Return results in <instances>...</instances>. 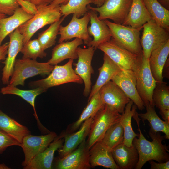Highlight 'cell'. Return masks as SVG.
Returning <instances> with one entry per match:
<instances>
[{
  "label": "cell",
  "instance_id": "obj_1",
  "mask_svg": "<svg viewBox=\"0 0 169 169\" xmlns=\"http://www.w3.org/2000/svg\"><path fill=\"white\" fill-rule=\"evenodd\" d=\"M133 117L136 120L139 131L138 138L134 139L132 144L136 149L139 155L138 162L135 169H141L143 165L150 160H155L158 162H164L169 160V150L167 146L163 144L162 141L165 138L160 132L156 133L149 130V134L152 140L150 141L146 139L140 128V119L136 110Z\"/></svg>",
  "mask_w": 169,
  "mask_h": 169
},
{
  "label": "cell",
  "instance_id": "obj_2",
  "mask_svg": "<svg viewBox=\"0 0 169 169\" xmlns=\"http://www.w3.org/2000/svg\"><path fill=\"white\" fill-rule=\"evenodd\" d=\"M60 5L53 6L44 4L37 6V13L18 28L23 35V46L38 30L61 18L62 16Z\"/></svg>",
  "mask_w": 169,
  "mask_h": 169
},
{
  "label": "cell",
  "instance_id": "obj_3",
  "mask_svg": "<svg viewBox=\"0 0 169 169\" xmlns=\"http://www.w3.org/2000/svg\"><path fill=\"white\" fill-rule=\"evenodd\" d=\"M121 115L115 109L104 104L93 118L86 141L88 148L100 141L107 131L113 125L119 122Z\"/></svg>",
  "mask_w": 169,
  "mask_h": 169
},
{
  "label": "cell",
  "instance_id": "obj_4",
  "mask_svg": "<svg viewBox=\"0 0 169 169\" xmlns=\"http://www.w3.org/2000/svg\"><path fill=\"white\" fill-rule=\"evenodd\" d=\"M54 66L48 62H39L30 59H16L8 84L24 86L25 80L28 78L38 75H49Z\"/></svg>",
  "mask_w": 169,
  "mask_h": 169
},
{
  "label": "cell",
  "instance_id": "obj_5",
  "mask_svg": "<svg viewBox=\"0 0 169 169\" xmlns=\"http://www.w3.org/2000/svg\"><path fill=\"white\" fill-rule=\"evenodd\" d=\"M133 71L135 76L136 88L145 106H155L152 99L153 90L156 82L153 76L149 64V59L141 54Z\"/></svg>",
  "mask_w": 169,
  "mask_h": 169
},
{
  "label": "cell",
  "instance_id": "obj_6",
  "mask_svg": "<svg viewBox=\"0 0 169 169\" xmlns=\"http://www.w3.org/2000/svg\"><path fill=\"white\" fill-rule=\"evenodd\" d=\"M73 61L74 60L70 59L63 65H54L47 77L30 82L29 85L33 88H41L46 91L50 88L66 83H83V80L75 73L73 68Z\"/></svg>",
  "mask_w": 169,
  "mask_h": 169
},
{
  "label": "cell",
  "instance_id": "obj_7",
  "mask_svg": "<svg viewBox=\"0 0 169 169\" xmlns=\"http://www.w3.org/2000/svg\"><path fill=\"white\" fill-rule=\"evenodd\" d=\"M109 28L112 38L119 45L137 54H142L140 43L141 28H136L104 20Z\"/></svg>",
  "mask_w": 169,
  "mask_h": 169
},
{
  "label": "cell",
  "instance_id": "obj_8",
  "mask_svg": "<svg viewBox=\"0 0 169 169\" xmlns=\"http://www.w3.org/2000/svg\"><path fill=\"white\" fill-rule=\"evenodd\" d=\"M141 44L144 57L149 59L152 51L169 40V31L160 26L152 18L142 26Z\"/></svg>",
  "mask_w": 169,
  "mask_h": 169
},
{
  "label": "cell",
  "instance_id": "obj_9",
  "mask_svg": "<svg viewBox=\"0 0 169 169\" xmlns=\"http://www.w3.org/2000/svg\"><path fill=\"white\" fill-rule=\"evenodd\" d=\"M97 48L107 55L121 70L133 71L142 54L133 53L119 45L111 38L100 44Z\"/></svg>",
  "mask_w": 169,
  "mask_h": 169
},
{
  "label": "cell",
  "instance_id": "obj_10",
  "mask_svg": "<svg viewBox=\"0 0 169 169\" xmlns=\"http://www.w3.org/2000/svg\"><path fill=\"white\" fill-rule=\"evenodd\" d=\"M132 0H105L100 7H94L88 5V9L98 13L100 20L109 19L113 22L122 24L126 18Z\"/></svg>",
  "mask_w": 169,
  "mask_h": 169
},
{
  "label": "cell",
  "instance_id": "obj_11",
  "mask_svg": "<svg viewBox=\"0 0 169 169\" xmlns=\"http://www.w3.org/2000/svg\"><path fill=\"white\" fill-rule=\"evenodd\" d=\"M57 137L55 132L51 131L44 135L34 136L30 134L25 136L21 146L25 155L24 160L22 163L23 168L36 156L45 150Z\"/></svg>",
  "mask_w": 169,
  "mask_h": 169
},
{
  "label": "cell",
  "instance_id": "obj_12",
  "mask_svg": "<svg viewBox=\"0 0 169 169\" xmlns=\"http://www.w3.org/2000/svg\"><path fill=\"white\" fill-rule=\"evenodd\" d=\"M95 50L92 46L83 49L79 46L77 49L78 61L74 64L75 67L74 71L83 80L84 83L83 95L88 96L91 88V74L94 73L91 65L93 57Z\"/></svg>",
  "mask_w": 169,
  "mask_h": 169
},
{
  "label": "cell",
  "instance_id": "obj_13",
  "mask_svg": "<svg viewBox=\"0 0 169 169\" xmlns=\"http://www.w3.org/2000/svg\"><path fill=\"white\" fill-rule=\"evenodd\" d=\"M90 20L89 16L87 13L80 18L73 14L71 19L68 25L65 26L60 25L59 29L60 37L59 43L75 38L82 39L84 43L87 44L92 40L87 29Z\"/></svg>",
  "mask_w": 169,
  "mask_h": 169
},
{
  "label": "cell",
  "instance_id": "obj_14",
  "mask_svg": "<svg viewBox=\"0 0 169 169\" xmlns=\"http://www.w3.org/2000/svg\"><path fill=\"white\" fill-rule=\"evenodd\" d=\"M89 149L86 139L77 149L57 160L55 168L57 169H90Z\"/></svg>",
  "mask_w": 169,
  "mask_h": 169
},
{
  "label": "cell",
  "instance_id": "obj_15",
  "mask_svg": "<svg viewBox=\"0 0 169 169\" xmlns=\"http://www.w3.org/2000/svg\"><path fill=\"white\" fill-rule=\"evenodd\" d=\"M9 42L7 56L2 63L4 66L2 69L1 80L5 84H9L10 78L13 74L16 57L20 52L23 46V37L18 28L8 35Z\"/></svg>",
  "mask_w": 169,
  "mask_h": 169
},
{
  "label": "cell",
  "instance_id": "obj_16",
  "mask_svg": "<svg viewBox=\"0 0 169 169\" xmlns=\"http://www.w3.org/2000/svg\"><path fill=\"white\" fill-rule=\"evenodd\" d=\"M99 91L104 104L113 107L120 114L124 112L126 104L130 100L121 89L112 80L105 84Z\"/></svg>",
  "mask_w": 169,
  "mask_h": 169
},
{
  "label": "cell",
  "instance_id": "obj_17",
  "mask_svg": "<svg viewBox=\"0 0 169 169\" xmlns=\"http://www.w3.org/2000/svg\"><path fill=\"white\" fill-rule=\"evenodd\" d=\"M111 80L121 89L139 110H142L144 109V103L136 89V77L133 71L121 70Z\"/></svg>",
  "mask_w": 169,
  "mask_h": 169
},
{
  "label": "cell",
  "instance_id": "obj_18",
  "mask_svg": "<svg viewBox=\"0 0 169 169\" xmlns=\"http://www.w3.org/2000/svg\"><path fill=\"white\" fill-rule=\"evenodd\" d=\"M90 25L88 27V31L90 36L93 39L86 44L88 47L92 46L96 50L100 44L108 41L112 38L110 29L104 20H100L97 12L90 10L88 11Z\"/></svg>",
  "mask_w": 169,
  "mask_h": 169
},
{
  "label": "cell",
  "instance_id": "obj_19",
  "mask_svg": "<svg viewBox=\"0 0 169 169\" xmlns=\"http://www.w3.org/2000/svg\"><path fill=\"white\" fill-rule=\"evenodd\" d=\"M93 118L85 121L76 132L62 135L59 136L64 138V144L58 151L59 158H62L75 150L76 147L86 139L90 129Z\"/></svg>",
  "mask_w": 169,
  "mask_h": 169
},
{
  "label": "cell",
  "instance_id": "obj_20",
  "mask_svg": "<svg viewBox=\"0 0 169 169\" xmlns=\"http://www.w3.org/2000/svg\"><path fill=\"white\" fill-rule=\"evenodd\" d=\"M113 158L119 169H135L138 162L139 155L133 145L128 147L123 143L111 151Z\"/></svg>",
  "mask_w": 169,
  "mask_h": 169
},
{
  "label": "cell",
  "instance_id": "obj_21",
  "mask_svg": "<svg viewBox=\"0 0 169 169\" xmlns=\"http://www.w3.org/2000/svg\"><path fill=\"white\" fill-rule=\"evenodd\" d=\"M83 43V40L78 38L71 41L59 43L53 49L51 57L48 62L54 66L66 59H77V48Z\"/></svg>",
  "mask_w": 169,
  "mask_h": 169
},
{
  "label": "cell",
  "instance_id": "obj_22",
  "mask_svg": "<svg viewBox=\"0 0 169 169\" xmlns=\"http://www.w3.org/2000/svg\"><path fill=\"white\" fill-rule=\"evenodd\" d=\"M169 54V40L151 52L149 59V67L156 83L163 82V72Z\"/></svg>",
  "mask_w": 169,
  "mask_h": 169
},
{
  "label": "cell",
  "instance_id": "obj_23",
  "mask_svg": "<svg viewBox=\"0 0 169 169\" xmlns=\"http://www.w3.org/2000/svg\"><path fill=\"white\" fill-rule=\"evenodd\" d=\"M89 161L91 168L100 166L111 169H119L113 158L111 151L100 141L89 149Z\"/></svg>",
  "mask_w": 169,
  "mask_h": 169
},
{
  "label": "cell",
  "instance_id": "obj_24",
  "mask_svg": "<svg viewBox=\"0 0 169 169\" xmlns=\"http://www.w3.org/2000/svg\"><path fill=\"white\" fill-rule=\"evenodd\" d=\"M63 138L57 137L43 151L36 156L25 169H51L55 151L61 148L64 141Z\"/></svg>",
  "mask_w": 169,
  "mask_h": 169
},
{
  "label": "cell",
  "instance_id": "obj_25",
  "mask_svg": "<svg viewBox=\"0 0 169 169\" xmlns=\"http://www.w3.org/2000/svg\"><path fill=\"white\" fill-rule=\"evenodd\" d=\"M151 19L143 0H132L128 15L122 24L142 29L143 25Z\"/></svg>",
  "mask_w": 169,
  "mask_h": 169
},
{
  "label": "cell",
  "instance_id": "obj_26",
  "mask_svg": "<svg viewBox=\"0 0 169 169\" xmlns=\"http://www.w3.org/2000/svg\"><path fill=\"white\" fill-rule=\"evenodd\" d=\"M33 16L19 7L12 15L1 19L0 20V46L7 36Z\"/></svg>",
  "mask_w": 169,
  "mask_h": 169
},
{
  "label": "cell",
  "instance_id": "obj_27",
  "mask_svg": "<svg viewBox=\"0 0 169 169\" xmlns=\"http://www.w3.org/2000/svg\"><path fill=\"white\" fill-rule=\"evenodd\" d=\"M46 91L40 87H37L30 90H21L9 84L1 88L0 92L3 95L12 94L18 95L25 100L33 107L35 116L38 125L41 130L46 133L50 131L44 127L40 123L38 116L35 107V100L36 97Z\"/></svg>",
  "mask_w": 169,
  "mask_h": 169
},
{
  "label": "cell",
  "instance_id": "obj_28",
  "mask_svg": "<svg viewBox=\"0 0 169 169\" xmlns=\"http://www.w3.org/2000/svg\"><path fill=\"white\" fill-rule=\"evenodd\" d=\"M103 63L98 69L99 74L95 84L89 95L88 101L105 84L111 80L112 78L121 70L105 54L103 55Z\"/></svg>",
  "mask_w": 169,
  "mask_h": 169
},
{
  "label": "cell",
  "instance_id": "obj_29",
  "mask_svg": "<svg viewBox=\"0 0 169 169\" xmlns=\"http://www.w3.org/2000/svg\"><path fill=\"white\" fill-rule=\"evenodd\" d=\"M88 102L78 120L71 124L66 131L62 134L63 135L75 132L85 121L90 118H93L105 104L102 100L99 91L92 96Z\"/></svg>",
  "mask_w": 169,
  "mask_h": 169
},
{
  "label": "cell",
  "instance_id": "obj_30",
  "mask_svg": "<svg viewBox=\"0 0 169 169\" xmlns=\"http://www.w3.org/2000/svg\"><path fill=\"white\" fill-rule=\"evenodd\" d=\"M0 131L7 134L22 142L23 137L30 134L29 130L25 126L0 110Z\"/></svg>",
  "mask_w": 169,
  "mask_h": 169
},
{
  "label": "cell",
  "instance_id": "obj_31",
  "mask_svg": "<svg viewBox=\"0 0 169 169\" xmlns=\"http://www.w3.org/2000/svg\"><path fill=\"white\" fill-rule=\"evenodd\" d=\"M133 101L130 100L126 104L119 121L124 130L123 143L128 147H130L133 145L134 139L138 136L139 135L134 132L131 125L132 118L137 108L136 105H133Z\"/></svg>",
  "mask_w": 169,
  "mask_h": 169
},
{
  "label": "cell",
  "instance_id": "obj_32",
  "mask_svg": "<svg viewBox=\"0 0 169 169\" xmlns=\"http://www.w3.org/2000/svg\"><path fill=\"white\" fill-rule=\"evenodd\" d=\"M154 106L150 105L145 106L146 110L144 113H138L143 123L147 120L149 122L150 130L154 133L161 132L165 134V139H169V125L162 120L158 116L155 110Z\"/></svg>",
  "mask_w": 169,
  "mask_h": 169
},
{
  "label": "cell",
  "instance_id": "obj_33",
  "mask_svg": "<svg viewBox=\"0 0 169 169\" xmlns=\"http://www.w3.org/2000/svg\"><path fill=\"white\" fill-rule=\"evenodd\" d=\"M152 18L160 26L169 31V10L157 0H143Z\"/></svg>",
  "mask_w": 169,
  "mask_h": 169
},
{
  "label": "cell",
  "instance_id": "obj_34",
  "mask_svg": "<svg viewBox=\"0 0 169 169\" xmlns=\"http://www.w3.org/2000/svg\"><path fill=\"white\" fill-rule=\"evenodd\" d=\"M124 139L123 129L119 122L111 126L99 141L111 151L116 146L123 143Z\"/></svg>",
  "mask_w": 169,
  "mask_h": 169
},
{
  "label": "cell",
  "instance_id": "obj_35",
  "mask_svg": "<svg viewBox=\"0 0 169 169\" xmlns=\"http://www.w3.org/2000/svg\"><path fill=\"white\" fill-rule=\"evenodd\" d=\"M94 0H69L65 4L60 5L62 16L66 17L71 14L79 18L84 16L88 11L87 6L93 3Z\"/></svg>",
  "mask_w": 169,
  "mask_h": 169
},
{
  "label": "cell",
  "instance_id": "obj_36",
  "mask_svg": "<svg viewBox=\"0 0 169 169\" xmlns=\"http://www.w3.org/2000/svg\"><path fill=\"white\" fill-rule=\"evenodd\" d=\"M65 18L63 17L59 20L51 24L48 28L39 34L38 39L44 50L55 44L57 36L59 34V27Z\"/></svg>",
  "mask_w": 169,
  "mask_h": 169
},
{
  "label": "cell",
  "instance_id": "obj_37",
  "mask_svg": "<svg viewBox=\"0 0 169 169\" xmlns=\"http://www.w3.org/2000/svg\"><path fill=\"white\" fill-rule=\"evenodd\" d=\"M167 83H156L152 94L154 105L160 110H169V87Z\"/></svg>",
  "mask_w": 169,
  "mask_h": 169
},
{
  "label": "cell",
  "instance_id": "obj_38",
  "mask_svg": "<svg viewBox=\"0 0 169 169\" xmlns=\"http://www.w3.org/2000/svg\"><path fill=\"white\" fill-rule=\"evenodd\" d=\"M20 52L23 54V59L35 60L38 58H42L47 55L38 39L28 41L23 46Z\"/></svg>",
  "mask_w": 169,
  "mask_h": 169
},
{
  "label": "cell",
  "instance_id": "obj_39",
  "mask_svg": "<svg viewBox=\"0 0 169 169\" xmlns=\"http://www.w3.org/2000/svg\"><path fill=\"white\" fill-rule=\"evenodd\" d=\"M19 6L18 0H0V13L11 16Z\"/></svg>",
  "mask_w": 169,
  "mask_h": 169
},
{
  "label": "cell",
  "instance_id": "obj_40",
  "mask_svg": "<svg viewBox=\"0 0 169 169\" xmlns=\"http://www.w3.org/2000/svg\"><path fill=\"white\" fill-rule=\"evenodd\" d=\"M12 146H21V144L12 137L0 131V153Z\"/></svg>",
  "mask_w": 169,
  "mask_h": 169
},
{
  "label": "cell",
  "instance_id": "obj_41",
  "mask_svg": "<svg viewBox=\"0 0 169 169\" xmlns=\"http://www.w3.org/2000/svg\"><path fill=\"white\" fill-rule=\"evenodd\" d=\"M21 8L26 12L33 16L37 12V6L32 3L25 0H18Z\"/></svg>",
  "mask_w": 169,
  "mask_h": 169
},
{
  "label": "cell",
  "instance_id": "obj_42",
  "mask_svg": "<svg viewBox=\"0 0 169 169\" xmlns=\"http://www.w3.org/2000/svg\"><path fill=\"white\" fill-rule=\"evenodd\" d=\"M151 169H169V160L164 162L156 163L153 160L149 161Z\"/></svg>",
  "mask_w": 169,
  "mask_h": 169
},
{
  "label": "cell",
  "instance_id": "obj_43",
  "mask_svg": "<svg viewBox=\"0 0 169 169\" xmlns=\"http://www.w3.org/2000/svg\"><path fill=\"white\" fill-rule=\"evenodd\" d=\"M8 42L0 46V61L5 60L7 54Z\"/></svg>",
  "mask_w": 169,
  "mask_h": 169
},
{
  "label": "cell",
  "instance_id": "obj_44",
  "mask_svg": "<svg viewBox=\"0 0 169 169\" xmlns=\"http://www.w3.org/2000/svg\"><path fill=\"white\" fill-rule=\"evenodd\" d=\"M159 113L164 121L169 125V110H160Z\"/></svg>",
  "mask_w": 169,
  "mask_h": 169
},
{
  "label": "cell",
  "instance_id": "obj_45",
  "mask_svg": "<svg viewBox=\"0 0 169 169\" xmlns=\"http://www.w3.org/2000/svg\"><path fill=\"white\" fill-rule=\"evenodd\" d=\"M38 6L44 4H50L53 0H25Z\"/></svg>",
  "mask_w": 169,
  "mask_h": 169
},
{
  "label": "cell",
  "instance_id": "obj_46",
  "mask_svg": "<svg viewBox=\"0 0 169 169\" xmlns=\"http://www.w3.org/2000/svg\"><path fill=\"white\" fill-rule=\"evenodd\" d=\"M69 0H53L49 4L52 6H56L61 4H66Z\"/></svg>",
  "mask_w": 169,
  "mask_h": 169
},
{
  "label": "cell",
  "instance_id": "obj_47",
  "mask_svg": "<svg viewBox=\"0 0 169 169\" xmlns=\"http://www.w3.org/2000/svg\"><path fill=\"white\" fill-rule=\"evenodd\" d=\"M157 1L166 9H169V0H157Z\"/></svg>",
  "mask_w": 169,
  "mask_h": 169
},
{
  "label": "cell",
  "instance_id": "obj_48",
  "mask_svg": "<svg viewBox=\"0 0 169 169\" xmlns=\"http://www.w3.org/2000/svg\"><path fill=\"white\" fill-rule=\"evenodd\" d=\"M105 0H95L93 2L95 5L97 6V7H100L103 3Z\"/></svg>",
  "mask_w": 169,
  "mask_h": 169
},
{
  "label": "cell",
  "instance_id": "obj_49",
  "mask_svg": "<svg viewBox=\"0 0 169 169\" xmlns=\"http://www.w3.org/2000/svg\"><path fill=\"white\" fill-rule=\"evenodd\" d=\"M10 169L6 166L4 163L0 164V169Z\"/></svg>",
  "mask_w": 169,
  "mask_h": 169
},
{
  "label": "cell",
  "instance_id": "obj_50",
  "mask_svg": "<svg viewBox=\"0 0 169 169\" xmlns=\"http://www.w3.org/2000/svg\"><path fill=\"white\" fill-rule=\"evenodd\" d=\"M6 17V15L4 14L0 13V20L3 18Z\"/></svg>",
  "mask_w": 169,
  "mask_h": 169
},
{
  "label": "cell",
  "instance_id": "obj_51",
  "mask_svg": "<svg viewBox=\"0 0 169 169\" xmlns=\"http://www.w3.org/2000/svg\"><path fill=\"white\" fill-rule=\"evenodd\" d=\"M95 0H94V1H95Z\"/></svg>",
  "mask_w": 169,
  "mask_h": 169
}]
</instances>
